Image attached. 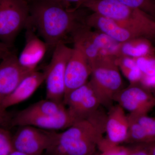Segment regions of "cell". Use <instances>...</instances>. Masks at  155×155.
Instances as JSON below:
<instances>
[{"label":"cell","mask_w":155,"mask_h":155,"mask_svg":"<svg viewBox=\"0 0 155 155\" xmlns=\"http://www.w3.org/2000/svg\"><path fill=\"white\" fill-rule=\"evenodd\" d=\"M134 59L142 76L155 75V56H145Z\"/></svg>","instance_id":"obj_22"},{"label":"cell","mask_w":155,"mask_h":155,"mask_svg":"<svg viewBox=\"0 0 155 155\" xmlns=\"http://www.w3.org/2000/svg\"><path fill=\"white\" fill-rule=\"evenodd\" d=\"M45 71L36 70L23 78L13 92L3 102L0 111L5 114L6 109L25 101L31 97L45 81Z\"/></svg>","instance_id":"obj_15"},{"label":"cell","mask_w":155,"mask_h":155,"mask_svg":"<svg viewBox=\"0 0 155 155\" xmlns=\"http://www.w3.org/2000/svg\"><path fill=\"white\" fill-rule=\"evenodd\" d=\"M100 155H106V154L105 153L103 152V153L102 154H101Z\"/></svg>","instance_id":"obj_33"},{"label":"cell","mask_w":155,"mask_h":155,"mask_svg":"<svg viewBox=\"0 0 155 155\" xmlns=\"http://www.w3.org/2000/svg\"><path fill=\"white\" fill-rule=\"evenodd\" d=\"M153 143L135 144L131 149H128L127 155H152Z\"/></svg>","instance_id":"obj_24"},{"label":"cell","mask_w":155,"mask_h":155,"mask_svg":"<svg viewBox=\"0 0 155 155\" xmlns=\"http://www.w3.org/2000/svg\"><path fill=\"white\" fill-rule=\"evenodd\" d=\"M10 155H31L25 153L21 152L19 151L16 150H14L12 151V152L11 153Z\"/></svg>","instance_id":"obj_30"},{"label":"cell","mask_w":155,"mask_h":155,"mask_svg":"<svg viewBox=\"0 0 155 155\" xmlns=\"http://www.w3.org/2000/svg\"><path fill=\"white\" fill-rule=\"evenodd\" d=\"M129 127L126 142L155 143V117L148 114H127Z\"/></svg>","instance_id":"obj_17"},{"label":"cell","mask_w":155,"mask_h":155,"mask_svg":"<svg viewBox=\"0 0 155 155\" xmlns=\"http://www.w3.org/2000/svg\"><path fill=\"white\" fill-rule=\"evenodd\" d=\"M151 40L143 37L132 39L120 43L118 56L137 58L148 56H155V50Z\"/></svg>","instance_id":"obj_18"},{"label":"cell","mask_w":155,"mask_h":155,"mask_svg":"<svg viewBox=\"0 0 155 155\" xmlns=\"http://www.w3.org/2000/svg\"><path fill=\"white\" fill-rule=\"evenodd\" d=\"M116 62L122 72L130 84H140L142 74L135 59L125 56L117 57Z\"/></svg>","instance_id":"obj_20"},{"label":"cell","mask_w":155,"mask_h":155,"mask_svg":"<svg viewBox=\"0 0 155 155\" xmlns=\"http://www.w3.org/2000/svg\"><path fill=\"white\" fill-rule=\"evenodd\" d=\"M128 127L129 121L125 110L117 104L111 106L107 113L106 137L99 144L100 148L104 151L126 142Z\"/></svg>","instance_id":"obj_10"},{"label":"cell","mask_w":155,"mask_h":155,"mask_svg":"<svg viewBox=\"0 0 155 155\" xmlns=\"http://www.w3.org/2000/svg\"><path fill=\"white\" fill-rule=\"evenodd\" d=\"M7 122L6 115H3L0 113V125H4Z\"/></svg>","instance_id":"obj_29"},{"label":"cell","mask_w":155,"mask_h":155,"mask_svg":"<svg viewBox=\"0 0 155 155\" xmlns=\"http://www.w3.org/2000/svg\"><path fill=\"white\" fill-rule=\"evenodd\" d=\"M116 58L113 56H102L91 66L90 82L101 98L102 106L109 108L113 105L114 97L123 88Z\"/></svg>","instance_id":"obj_4"},{"label":"cell","mask_w":155,"mask_h":155,"mask_svg":"<svg viewBox=\"0 0 155 155\" xmlns=\"http://www.w3.org/2000/svg\"><path fill=\"white\" fill-rule=\"evenodd\" d=\"M29 6L26 28L37 31L53 51L59 44L65 43L67 37L85 22L87 16L82 8H68L48 0H30Z\"/></svg>","instance_id":"obj_1"},{"label":"cell","mask_w":155,"mask_h":155,"mask_svg":"<svg viewBox=\"0 0 155 155\" xmlns=\"http://www.w3.org/2000/svg\"><path fill=\"white\" fill-rule=\"evenodd\" d=\"M61 4L62 5L68 8H72V6L74 5L77 8H82L84 3L90 0H48Z\"/></svg>","instance_id":"obj_25"},{"label":"cell","mask_w":155,"mask_h":155,"mask_svg":"<svg viewBox=\"0 0 155 155\" xmlns=\"http://www.w3.org/2000/svg\"><path fill=\"white\" fill-rule=\"evenodd\" d=\"M85 23L90 28L104 34L119 43L141 37L113 19L94 12L86 16Z\"/></svg>","instance_id":"obj_16"},{"label":"cell","mask_w":155,"mask_h":155,"mask_svg":"<svg viewBox=\"0 0 155 155\" xmlns=\"http://www.w3.org/2000/svg\"><path fill=\"white\" fill-rule=\"evenodd\" d=\"M12 137L14 150L31 155H41L50 146L51 131L29 125L19 126Z\"/></svg>","instance_id":"obj_9"},{"label":"cell","mask_w":155,"mask_h":155,"mask_svg":"<svg viewBox=\"0 0 155 155\" xmlns=\"http://www.w3.org/2000/svg\"><path fill=\"white\" fill-rule=\"evenodd\" d=\"M140 84L142 86L152 92L155 91V75L142 77Z\"/></svg>","instance_id":"obj_26"},{"label":"cell","mask_w":155,"mask_h":155,"mask_svg":"<svg viewBox=\"0 0 155 155\" xmlns=\"http://www.w3.org/2000/svg\"><path fill=\"white\" fill-rule=\"evenodd\" d=\"M77 121L68 109L58 115L27 114L20 111L12 119L11 124L19 127L29 125L44 130L57 131L67 129Z\"/></svg>","instance_id":"obj_11"},{"label":"cell","mask_w":155,"mask_h":155,"mask_svg":"<svg viewBox=\"0 0 155 155\" xmlns=\"http://www.w3.org/2000/svg\"><path fill=\"white\" fill-rule=\"evenodd\" d=\"M82 7L113 19L139 36L155 39V18L141 10L117 0H90Z\"/></svg>","instance_id":"obj_3"},{"label":"cell","mask_w":155,"mask_h":155,"mask_svg":"<svg viewBox=\"0 0 155 155\" xmlns=\"http://www.w3.org/2000/svg\"><path fill=\"white\" fill-rule=\"evenodd\" d=\"M11 51V49H0V61H1Z\"/></svg>","instance_id":"obj_28"},{"label":"cell","mask_w":155,"mask_h":155,"mask_svg":"<svg viewBox=\"0 0 155 155\" xmlns=\"http://www.w3.org/2000/svg\"><path fill=\"white\" fill-rule=\"evenodd\" d=\"M103 152L105 153L107 155H127L128 149L117 146L106 150Z\"/></svg>","instance_id":"obj_27"},{"label":"cell","mask_w":155,"mask_h":155,"mask_svg":"<svg viewBox=\"0 0 155 155\" xmlns=\"http://www.w3.org/2000/svg\"><path fill=\"white\" fill-rule=\"evenodd\" d=\"M14 150L10 132L0 127V155H10Z\"/></svg>","instance_id":"obj_23"},{"label":"cell","mask_w":155,"mask_h":155,"mask_svg":"<svg viewBox=\"0 0 155 155\" xmlns=\"http://www.w3.org/2000/svg\"><path fill=\"white\" fill-rule=\"evenodd\" d=\"M134 8L139 9L155 18V0H117Z\"/></svg>","instance_id":"obj_21"},{"label":"cell","mask_w":155,"mask_h":155,"mask_svg":"<svg viewBox=\"0 0 155 155\" xmlns=\"http://www.w3.org/2000/svg\"><path fill=\"white\" fill-rule=\"evenodd\" d=\"M11 47L8 46L0 42V49H11Z\"/></svg>","instance_id":"obj_31"},{"label":"cell","mask_w":155,"mask_h":155,"mask_svg":"<svg viewBox=\"0 0 155 155\" xmlns=\"http://www.w3.org/2000/svg\"><path fill=\"white\" fill-rule=\"evenodd\" d=\"M114 101L128 114H148L155 107V96L140 84H130L114 97Z\"/></svg>","instance_id":"obj_8"},{"label":"cell","mask_w":155,"mask_h":155,"mask_svg":"<svg viewBox=\"0 0 155 155\" xmlns=\"http://www.w3.org/2000/svg\"><path fill=\"white\" fill-rule=\"evenodd\" d=\"M63 102L77 120L94 114L102 106L101 98L89 81L66 94Z\"/></svg>","instance_id":"obj_7"},{"label":"cell","mask_w":155,"mask_h":155,"mask_svg":"<svg viewBox=\"0 0 155 155\" xmlns=\"http://www.w3.org/2000/svg\"><path fill=\"white\" fill-rule=\"evenodd\" d=\"M67 110V108L64 102L46 98L35 103L21 111L27 114L58 115Z\"/></svg>","instance_id":"obj_19"},{"label":"cell","mask_w":155,"mask_h":155,"mask_svg":"<svg viewBox=\"0 0 155 155\" xmlns=\"http://www.w3.org/2000/svg\"><path fill=\"white\" fill-rule=\"evenodd\" d=\"M27 0H0V42L12 48L20 31L28 25Z\"/></svg>","instance_id":"obj_5"},{"label":"cell","mask_w":155,"mask_h":155,"mask_svg":"<svg viewBox=\"0 0 155 155\" xmlns=\"http://www.w3.org/2000/svg\"><path fill=\"white\" fill-rule=\"evenodd\" d=\"M29 72L20 66L18 57L11 51L0 63V107L3 102L13 92L23 78ZM0 113L3 115L1 111Z\"/></svg>","instance_id":"obj_12"},{"label":"cell","mask_w":155,"mask_h":155,"mask_svg":"<svg viewBox=\"0 0 155 155\" xmlns=\"http://www.w3.org/2000/svg\"><path fill=\"white\" fill-rule=\"evenodd\" d=\"M107 114L100 109L61 132L52 131L49 155H92L104 138Z\"/></svg>","instance_id":"obj_2"},{"label":"cell","mask_w":155,"mask_h":155,"mask_svg":"<svg viewBox=\"0 0 155 155\" xmlns=\"http://www.w3.org/2000/svg\"><path fill=\"white\" fill-rule=\"evenodd\" d=\"M72 50L73 48L64 42L59 44L53 50L51 60L44 71L47 99L64 102L66 66Z\"/></svg>","instance_id":"obj_6"},{"label":"cell","mask_w":155,"mask_h":155,"mask_svg":"<svg viewBox=\"0 0 155 155\" xmlns=\"http://www.w3.org/2000/svg\"><path fill=\"white\" fill-rule=\"evenodd\" d=\"M152 155H155V143L153 147L152 150Z\"/></svg>","instance_id":"obj_32"},{"label":"cell","mask_w":155,"mask_h":155,"mask_svg":"<svg viewBox=\"0 0 155 155\" xmlns=\"http://www.w3.org/2000/svg\"><path fill=\"white\" fill-rule=\"evenodd\" d=\"M25 43L24 48L18 57L19 65L27 72L36 70L48 49L47 45L35 33L31 27L25 28Z\"/></svg>","instance_id":"obj_14"},{"label":"cell","mask_w":155,"mask_h":155,"mask_svg":"<svg viewBox=\"0 0 155 155\" xmlns=\"http://www.w3.org/2000/svg\"><path fill=\"white\" fill-rule=\"evenodd\" d=\"M65 72V95L88 81L91 72L89 62L81 50L74 46Z\"/></svg>","instance_id":"obj_13"},{"label":"cell","mask_w":155,"mask_h":155,"mask_svg":"<svg viewBox=\"0 0 155 155\" xmlns=\"http://www.w3.org/2000/svg\"><path fill=\"white\" fill-rule=\"evenodd\" d=\"M27 1H28V2H30V0H27Z\"/></svg>","instance_id":"obj_34"}]
</instances>
